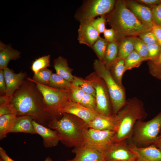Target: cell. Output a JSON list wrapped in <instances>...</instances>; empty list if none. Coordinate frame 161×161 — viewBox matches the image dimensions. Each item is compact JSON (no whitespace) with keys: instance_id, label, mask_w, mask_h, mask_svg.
<instances>
[{"instance_id":"6da1fadb","label":"cell","mask_w":161,"mask_h":161,"mask_svg":"<svg viewBox=\"0 0 161 161\" xmlns=\"http://www.w3.org/2000/svg\"><path fill=\"white\" fill-rule=\"evenodd\" d=\"M10 103L17 116H30L33 120L45 126H48L51 120L45 110L42 95L35 84L28 78L13 94Z\"/></svg>"},{"instance_id":"7a4b0ae2","label":"cell","mask_w":161,"mask_h":161,"mask_svg":"<svg viewBox=\"0 0 161 161\" xmlns=\"http://www.w3.org/2000/svg\"><path fill=\"white\" fill-rule=\"evenodd\" d=\"M106 18L115 33L116 41L120 42L126 37L134 36L151 31L142 24L127 8L124 1H116L112 10Z\"/></svg>"},{"instance_id":"3957f363","label":"cell","mask_w":161,"mask_h":161,"mask_svg":"<svg viewBox=\"0 0 161 161\" xmlns=\"http://www.w3.org/2000/svg\"><path fill=\"white\" fill-rule=\"evenodd\" d=\"M62 114L60 119L50 121L48 127L58 132L60 141L66 146L75 148L81 146L85 132L89 128L87 123L73 115Z\"/></svg>"},{"instance_id":"277c9868","label":"cell","mask_w":161,"mask_h":161,"mask_svg":"<svg viewBox=\"0 0 161 161\" xmlns=\"http://www.w3.org/2000/svg\"><path fill=\"white\" fill-rule=\"evenodd\" d=\"M115 114L117 122L115 142L131 138L137 122L143 121L147 116L143 102L136 97L127 100L124 106Z\"/></svg>"},{"instance_id":"5b68a950","label":"cell","mask_w":161,"mask_h":161,"mask_svg":"<svg viewBox=\"0 0 161 161\" xmlns=\"http://www.w3.org/2000/svg\"><path fill=\"white\" fill-rule=\"evenodd\" d=\"M94 67L96 72L105 83L109 95L114 114H116L125 105L126 100L124 87L120 86L112 77L105 64L95 60Z\"/></svg>"},{"instance_id":"8992f818","label":"cell","mask_w":161,"mask_h":161,"mask_svg":"<svg viewBox=\"0 0 161 161\" xmlns=\"http://www.w3.org/2000/svg\"><path fill=\"white\" fill-rule=\"evenodd\" d=\"M28 78L35 84L42 95L45 110L51 120L58 119L57 116L60 115L59 110L71 97L70 90L56 89Z\"/></svg>"},{"instance_id":"52a82bcc","label":"cell","mask_w":161,"mask_h":161,"mask_svg":"<svg viewBox=\"0 0 161 161\" xmlns=\"http://www.w3.org/2000/svg\"><path fill=\"white\" fill-rule=\"evenodd\" d=\"M161 130V111L150 120L137 122L131 137L133 143L136 145L153 144Z\"/></svg>"},{"instance_id":"ba28073f","label":"cell","mask_w":161,"mask_h":161,"mask_svg":"<svg viewBox=\"0 0 161 161\" xmlns=\"http://www.w3.org/2000/svg\"><path fill=\"white\" fill-rule=\"evenodd\" d=\"M116 2L114 0L85 1L77 11L75 18L80 22L91 21L97 16L105 15L110 12Z\"/></svg>"},{"instance_id":"9c48e42d","label":"cell","mask_w":161,"mask_h":161,"mask_svg":"<svg viewBox=\"0 0 161 161\" xmlns=\"http://www.w3.org/2000/svg\"><path fill=\"white\" fill-rule=\"evenodd\" d=\"M116 131L110 130H98L89 128L84 134V145L104 154L115 142Z\"/></svg>"},{"instance_id":"30bf717a","label":"cell","mask_w":161,"mask_h":161,"mask_svg":"<svg viewBox=\"0 0 161 161\" xmlns=\"http://www.w3.org/2000/svg\"><path fill=\"white\" fill-rule=\"evenodd\" d=\"M95 90L96 111L105 115H111L110 100L106 87L104 82L98 79L97 81L89 80Z\"/></svg>"},{"instance_id":"8fae6325","label":"cell","mask_w":161,"mask_h":161,"mask_svg":"<svg viewBox=\"0 0 161 161\" xmlns=\"http://www.w3.org/2000/svg\"><path fill=\"white\" fill-rule=\"evenodd\" d=\"M103 154L106 161H136L137 158L125 140L115 142Z\"/></svg>"},{"instance_id":"7c38bea8","label":"cell","mask_w":161,"mask_h":161,"mask_svg":"<svg viewBox=\"0 0 161 161\" xmlns=\"http://www.w3.org/2000/svg\"><path fill=\"white\" fill-rule=\"evenodd\" d=\"M61 115L63 113L71 114L77 117L86 123L90 122L98 114L72 100L71 97L59 111Z\"/></svg>"},{"instance_id":"4fadbf2b","label":"cell","mask_w":161,"mask_h":161,"mask_svg":"<svg viewBox=\"0 0 161 161\" xmlns=\"http://www.w3.org/2000/svg\"><path fill=\"white\" fill-rule=\"evenodd\" d=\"M124 1L127 8L142 24L152 29L154 25L151 8L136 1L129 0Z\"/></svg>"},{"instance_id":"5bb4252c","label":"cell","mask_w":161,"mask_h":161,"mask_svg":"<svg viewBox=\"0 0 161 161\" xmlns=\"http://www.w3.org/2000/svg\"><path fill=\"white\" fill-rule=\"evenodd\" d=\"M78 34V40L80 44L91 48L100 36V34L93 26L92 21H80Z\"/></svg>"},{"instance_id":"9a60e30c","label":"cell","mask_w":161,"mask_h":161,"mask_svg":"<svg viewBox=\"0 0 161 161\" xmlns=\"http://www.w3.org/2000/svg\"><path fill=\"white\" fill-rule=\"evenodd\" d=\"M72 152L75 156L66 161H104V154L98 150L90 147L82 145L74 148Z\"/></svg>"},{"instance_id":"2e32d148","label":"cell","mask_w":161,"mask_h":161,"mask_svg":"<svg viewBox=\"0 0 161 161\" xmlns=\"http://www.w3.org/2000/svg\"><path fill=\"white\" fill-rule=\"evenodd\" d=\"M32 123L36 134L42 137L45 147L52 148L58 145L60 139L56 130L40 124L34 120Z\"/></svg>"},{"instance_id":"e0dca14e","label":"cell","mask_w":161,"mask_h":161,"mask_svg":"<svg viewBox=\"0 0 161 161\" xmlns=\"http://www.w3.org/2000/svg\"><path fill=\"white\" fill-rule=\"evenodd\" d=\"M3 70L7 88L6 95L11 98L14 93L20 87L25 80L26 75L25 73L22 72L15 73L8 67Z\"/></svg>"},{"instance_id":"ac0fdd59","label":"cell","mask_w":161,"mask_h":161,"mask_svg":"<svg viewBox=\"0 0 161 161\" xmlns=\"http://www.w3.org/2000/svg\"><path fill=\"white\" fill-rule=\"evenodd\" d=\"M89 128L98 130H110L116 131L117 122L115 114L105 116L98 114L87 123Z\"/></svg>"},{"instance_id":"d6986e66","label":"cell","mask_w":161,"mask_h":161,"mask_svg":"<svg viewBox=\"0 0 161 161\" xmlns=\"http://www.w3.org/2000/svg\"><path fill=\"white\" fill-rule=\"evenodd\" d=\"M130 150L136 155L148 161H161V150L154 145L147 147H139L133 143L128 145Z\"/></svg>"},{"instance_id":"ffe728a7","label":"cell","mask_w":161,"mask_h":161,"mask_svg":"<svg viewBox=\"0 0 161 161\" xmlns=\"http://www.w3.org/2000/svg\"><path fill=\"white\" fill-rule=\"evenodd\" d=\"M32 117L29 115L17 116L10 133L36 134L32 123Z\"/></svg>"},{"instance_id":"44dd1931","label":"cell","mask_w":161,"mask_h":161,"mask_svg":"<svg viewBox=\"0 0 161 161\" xmlns=\"http://www.w3.org/2000/svg\"><path fill=\"white\" fill-rule=\"evenodd\" d=\"M21 52L13 49L10 45L0 43V69L4 70L7 67L11 60H16L20 57Z\"/></svg>"},{"instance_id":"7402d4cb","label":"cell","mask_w":161,"mask_h":161,"mask_svg":"<svg viewBox=\"0 0 161 161\" xmlns=\"http://www.w3.org/2000/svg\"><path fill=\"white\" fill-rule=\"evenodd\" d=\"M53 62L56 74L72 83L74 76L72 74V70L69 66L66 59L59 56L54 59Z\"/></svg>"},{"instance_id":"603a6c76","label":"cell","mask_w":161,"mask_h":161,"mask_svg":"<svg viewBox=\"0 0 161 161\" xmlns=\"http://www.w3.org/2000/svg\"><path fill=\"white\" fill-rule=\"evenodd\" d=\"M17 115L16 114L4 115L0 116V140L6 138L13 126Z\"/></svg>"},{"instance_id":"cb8c5ba5","label":"cell","mask_w":161,"mask_h":161,"mask_svg":"<svg viewBox=\"0 0 161 161\" xmlns=\"http://www.w3.org/2000/svg\"><path fill=\"white\" fill-rule=\"evenodd\" d=\"M118 45L117 41L109 43L108 44L103 62L109 69L117 58Z\"/></svg>"},{"instance_id":"d4e9b609","label":"cell","mask_w":161,"mask_h":161,"mask_svg":"<svg viewBox=\"0 0 161 161\" xmlns=\"http://www.w3.org/2000/svg\"><path fill=\"white\" fill-rule=\"evenodd\" d=\"M134 37H126L119 44L117 58L125 60L134 50Z\"/></svg>"},{"instance_id":"484cf974","label":"cell","mask_w":161,"mask_h":161,"mask_svg":"<svg viewBox=\"0 0 161 161\" xmlns=\"http://www.w3.org/2000/svg\"><path fill=\"white\" fill-rule=\"evenodd\" d=\"M112 75L117 83L120 86L124 87L122 83L123 75L125 72L124 60L117 58L111 66Z\"/></svg>"},{"instance_id":"4316f807","label":"cell","mask_w":161,"mask_h":161,"mask_svg":"<svg viewBox=\"0 0 161 161\" xmlns=\"http://www.w3.org/2000/svg\"><path fill=\"white\" fill-rule=\"evenodd\" d=\"M72 83L56 73H52L48 86L62 90H70Z\"/></svg>"},{"instance_id":"83f0119b","label":"cell","mask_w":161,"mask_h":161,"mask_svg":"<svg viewBox=\"0 0 161 161\" xmlns=\"http://www.w3.org/2000/svg\"><path fill=\"white\" fill-rule=\"evenodd\" d=\"M145 60L134 50L124 60L125 72L137 67Z\"/></svg>"},{"instance_id":"f1b7e54d","label":"cell","mask_w":161,"mask_h":161,"mask_svg":"<svg viewBox=\"0 0 161 161\" xmlns=\"http://www.w3.org/2000/svg\"><path fill=\"white\" fill-rule=\"evenodd\" d=\"M108 43L106 40L100 36L92 47L99 60L102 62Z\"/></svg>"},{"instance_id":"f546056e","label":"cell","mask_w":161,"mask_h":161,"mask_svg":"<svg viewBox=\"0 0 161 161\" xmlns=\"http://www.w3.org/2000/svg\"><path fill=\"white\" fill-rule=\"evenodd\" d=\"M72 84L82 90L85 93L90 94L95 97V90L89 81L85 80L74 77Z\"/></svg>"},{"instance_id":"4dcf8cb0","label":"cell","mask_w":161,"mask_h":161,"mask_svg":"<svg viewBox=\"0 0 161 161\" xmlns=\"http://www.w3.org/2000/svg\"><path fill=\"white\" fill-rule=\"evenodd\" d=\"M50 66V55H48L39 57L33 61L31 69L34 74H35L41 69L47 68Z\"/></svg>"},{"instance_id":"1f68e13d","label":"cell","mask_w":161,"mask_h":161,"mask_svg":"<svg viewBox=\"0 0 161 161\" xmlns=\"http://www.w3.org/2000/svg\"><path fill=\"white\" fill-rule=\"evenodd\" d=\"M52 73V70L47 68L44 69L34 74L32 79L41 84L49 85Z\"/></svg>"},{"instance_id":"d6a6232c","label":"cell","mask_w":161,"mask_h":161,"mask_svg":"<svg viewBox=\"0 0 161 161\" xmlns=\"http://www.w3.org/2000/svg\"><path fill=\"white\" fill-rule=\"evenodd\" d=\"M148 64L150 73L161 80V52L157 59L154 60H149Z\"/></svg>"},{"instance_id":"836d02e7","label":"cell","mask_w":161,"mask_h":161,"mask_svg":"<svg viewBox=\"0 0 161 161\" xmlns=\"http://www.w3.org/2000/svg\"><path fill=\"white\" fill-rule=\"evenodd\" d=\"M134 50L145 60H149L147 44L139 38L134 37Z\"/></svg>"},{"instance_id":"e575fe53","label":"cell","mask_w":161,"mask_h":161,"mask_svg":"<svg viewBox=\"0 0 161 161\" xmlns=\"http://www.w3.org/2000/svg\"><path fill=\"white\" fill-rule=\"evenodd\" d=\"M80 104L92 110L96 111L95 98L90 94L85 93Z\"/></svg>"},{"instance_id":"d590c367","label":"cell","mask_w":161,"mask_h":161,"mask_svg":"<svg viewBox=\"0 0 161 161\" xmlns=\"http://www.w3.org/2000/svg\"><path fill=\"white\" fill-rule=\"evenodd\" d=\"M149 60H154L159 56L161 52V46L158 43L147 44Z\"/></svg>"},{"instance_id":"8d00e7d4","label":"cell","mask_w":161,"mask_h":161,"mask_svg":"<svg viewBox=\"0 0 161 161\" xmlns=\"http://www.w3.org/2000/svg\"><path fill=\"white\" fill-rule=\"evenodd\" d=\"M105 15L100 16L92 21V24L95 30L100 34L103 33L106 30V18Z\"/></svg>"},{"instance_id":"74e56055","label":"cell","mask_w":161,"mask_h":161,"mask_svg":"<svg viewBox=\"0 0 161 161\" xmlns=\"http://www.w3.org/2000/svg\"><path fill=\"white\" fill-rule=\"evenodd\" d=\"M151 9L154 25L161 27V3Z\"/></svg>"},{"instance_id":"f35d334b","label":"cell","mask_w":161,"mask_h":161,"mask_svg":"<svg viewBox=\"0 0 161 161\" xmlns=\"http://www.w3.org/2000/svg\"><path fill=\"white\" fill-rule=\"evenodd\" d=\"M139 36V38L146 44L158 43L156 36L151 31L143 32Z\"/></svg>"},{"instance_id":"ab89813d","label":"cell","mask_w":161,"mask_h":161,"mask_svg":"<svg viewBox=\"0 0 161 161\" xmlns=\"http://www.w3.org/2000/svg\"><path fill=\"white\" fill-rule=\"evenodd\" d=\"M70 92L72 99L75 101L80 103L85 93L80 89L72 84Z\"/></svg>"},{"instance_id":"60d3db41","label":"cell","mask_w":161,"mask_h":161,"mask_svg":"<svg viewBox=\"0 0 161 161\" xmlns=\"http://www.w3.org/2000/svg\"><path fill=\"white\" fill-rule=\"evenodd\" d=\"M11 114H16V110L12 104L10 103L0 105V116Z\"/></svg>"},{"instance_id":"b9f144b4","label":"cell","mask_w":161,"mask_h":161,"mask_svg":"<svg viewBox=\"0 0 161 161\" xmlns=\"http://www.w3.org/2000/svg\"><path fill=\"white\" fill-rule=\"evenodd\" d=\"M103 33L104 39L109 43L116 41L115 32L112 28L106 29Z\"/></svg>"},{"instance_id":"7bdbcfd3","label":"cell","mask_w":161,"mask_h":161,"mask_svg":"<svg viewBox=\"0 0 161 161\" xmlns=\"http://www.w3.org/2000/svg\"><path fill=\"white\" fill-rule=\"evenodd\" d=\"M0 92L1 96L5 95L7 92L6 83L3 70L0 69Z\"/></svg>"},{"instance_id":"ee69618b","label":"cell","mask_w":161,"mask_h":161,"mask_svg":"<svg viewBox=\"0 0 161 161\" xmlns=\"http://www.w3.org/2000/svg\"><path fill=\"white\" fill-rule=\"evenodd\" d=\"M151 31L155 35L158 43L161 46V27L154 25L152 28Z\"/></svg>"},{"instance_id":"f6af8a7d","label":"cell","mask_w":161,"mask_h":161,"mask_svg":"<svg viewBox=\"0 0 161 161\" xmlns=\"http://www.w3.org/2000/svg\"><path fill=\"white\" fill-rule=\"evenodd\" d=\"M136 1L150 6L151 8L161 3V0H139Z\"/></svg>"},{"instance_id":"bcb514c9","label":"cell","mask_w":161,"mask_h":161,"mask_svg":"<svg viewBox=\"0 0 161 161\" xmlns=\"http://www.w3.org/2000/svg\"><path fill=\"white\" fill-rule=\"evenodd\" d=\"M0 156L3 161H15L7 155L5 151L1 147H0Z\"/></svg>"},{"instance_id":"7dc6e473","label":"cell","mask_w":161,"mask_h":161,"mask_svg":"<svg viewBox=\"0 0 161 161\" xmlns=\"http://www.w3.org/2000/svg\"><path fill=\"white\" fill-rule=\"evenodd\" d=\"M11 97L5 95L0 97V105L10 103Z\"/></svg>"},{"instance_id":"c3c4849f","label":"cell","mask_w":161,"mask_h":161,"mask_svg":"<svg viewBox=\"0 0 161 161\" xmlns=\"http://www.w3.org/2000/svg\"><path fill=\"white\" fill-rule=\"evenodd\" d=\"M44 161H53L51 157H47Z\"/></svg>"},{"instance_id":"681fc988","label":"cell","mask_w":161,"mask_h":161,"mask_svg":"<svg viewBox=\"0 0 161 161\" xmlns=\"http://www.w3.org/2000/svg\"><path fill=\"white\" fill-rule=\"evenodd\" d=\"M0 161H3L1 158H0Z\"/></svg>"},{"instance_id":"f907efd6","label":"cell","mask_w":161,"mask_h":161,"mask_svg":"<svg viewBox=\"0 0 161 161\" xmlns=\"http://www.w3.org/2000/svg\"><path fill=\"white\" fill-rule=\"evenodd\" d=\"M104 161H106V160H104Z\"/></svg>"}]
</instances>
